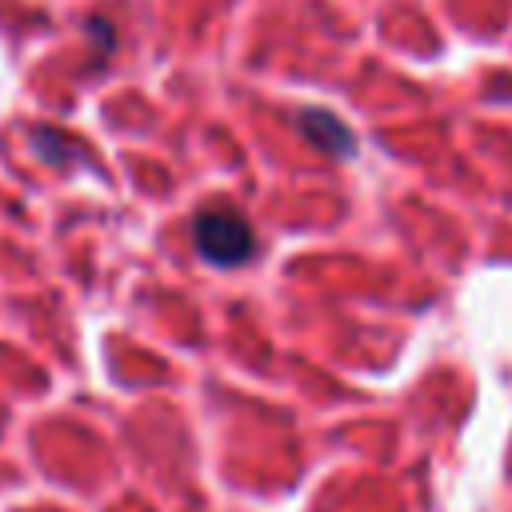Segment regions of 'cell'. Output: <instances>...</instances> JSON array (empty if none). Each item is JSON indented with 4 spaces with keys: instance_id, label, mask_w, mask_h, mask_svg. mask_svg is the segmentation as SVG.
Masks as SVG:
<instances>
[{
    "instance_id": "obj_1",
    "label": "cell",
    "mask_w": 512,
    "mask_h": 512,
    "mask_svg": "<svg viewBox=\"0 0 512 512\" xmlns=\"http://www.w3.org/2000/svg\"><path fill=\"white\" fill-rule=\"evenodd\" d=\"M192 240H196V252L208 260V264H220V268H236L252 256V228L248 220L228 208V204H212L204 212H196L192 220Z\"/></svg>"
},
{
    "instance_id": "obj_2",
    "label": "cell",
    "mask_w": 512,
    "mask_h": 512,
    "mask_svg": "<svg viewBox=\"0 0 512 512\" xmlns=\"http://www.w3.org/2000/svg\"><path fill=\"white\" fill-rule=\"evenodd\" d=\"M300 132H304L320 152H328V156H348V152H352V136H348V128H344L332 112H320V108L300 112Z\"/></svg>"
}]
</instances>
